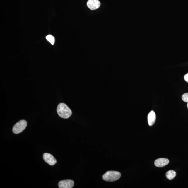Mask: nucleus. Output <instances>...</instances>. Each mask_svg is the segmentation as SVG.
<instances>
[{"mask_svg":"<svg viewBox=\"0 0 188 188\" xmlns=\"http://www.w3.org/2000/svg\"><path fill=\"white\" fill-rule=\"evenodd\" d=\"M57 112L60 117L65 119L69 118L72 114L71 110L64 103L59 104L57 108Z\"/></svg>","mask_w":188,"mask_h":188,"instance_id":"obj_1","label":"nucleus"},{"mask_svg":"<svg viewBox=\"0 0 188 188\" xmlns=\"http://www.w3.org/2000/svg\"><path fill=\"white\" fill-rule=\"evenodd\" d=\"M121 173L117 171H108L103 175L102 178L105 181L113 182L119 179L121 177Z\"/></svg>","mask_w":188,"mask_h":188,"instance_id":"obj_2","label":"nucleus"},{"mask_svg":"<svg viewBox=\"0 0 188 188\" xmlns=\"http://www.w3.org/2000/svg\"><path fill=\"white\" fill-rule=\"evenodd\" d=\"M27 126V121L25 120H21L14 125L12 129L13 132L15 134L20 133L25 129Z\"/></svg>","mask_w":188,"mask_h":188,"instance_id":"obj_3","label":"nucleus"},{"mask_svg":"<svg viewBox=\"0 0 188 188\" xmlns=\"http://www.w3.org/2000/svg\"><path fill=\"white\" fill-rule=\"evenodd\" d=\"M74 182L73 180H66L59 182L58 187L59 188H72L74 186Z\"/></svg>","mask_w":188,"mask_h":188,"instance_id":"obj_4","label":"nucleus"},{"mask_svg":"<svg viewBox=\"0 0 188 188\" xmlns=\"http://www.w3.org/2000/svg\"><path fill=\"white\" fill-rule=\"evenodd\" d=\"M44 161L49 165H54L57 163V160L52 155L48 153H45L43 155Z\"/></svg>","mask_w":188,"mask_h":188,"instance_id":"obj_5","label":"nucleus"},{"mask_svg":"<svg viewBox=\"0 0 188 188\" xmlns=\"http://www.w3.org/2000/svg\"><path fill=\"white\" fill-rule=\"evenodd\" d=\"M87 5L90 10H95L100 7V3L99 0H88Z\"/></svg>","mask_w":188,"mask_h":188,"instance_id":"obj_6","label":"nucleus"},{"mask_svg":"<svg viewBox=\"0 0 188 188\" xmlns=\"http://www.w3.org/2000/svg\"><path fill=\"white\" fill-rule=\"evenodd\" d=\"M169 162V160L167 158H159L155 161L154 164L157 167H162L167 165Z\"/></svg>","mask_w":188,"mask_h":188,"instance_id":"obj_7","label":"nucleus"},{"mask_svg":"<svg viewBox=\"0 0 188 188\" xmlns=\"http://www.w3.org/2000/svg\"><path fill=\"white\" fill-rule=\"evenodd\" d=\"M147 119H148V124L150 126H152L154 124L156 121V116L154 111L152 110L148 114Z\"/></svg>","mask_w":188,"mask_h":188,"instance_id":"obj_8","label":"nucleus"},{"mask_svg":"<svg viewBox=\"0 0 188 188\" xmlns=\"http://www.w3.org/2000/svg\"><path fill=\"white\" fill-rule=\"evenodd\" d=\"M176 176V172L174 170H169L168 171L166 174V177L169 180L173 179Z\"/></svg>","mask_w":188,"mask_h":188,"instance_id":"obj_9","label":"nucleus"},{"mask_svg":"<svg viewBox=\"0 0 188 188\" xmlns=\"http://www.w3.org/2000/svg\"><path fill=\"white\" fill-rule=\"evenodd\" d=\"M46 38L47 39V41L50 42L51 44L53 45L55 43V38L53 36L51 35H48L46 37Z\"/></svg>","mask_w":188,"mask_h":188,"instance_id":"obj_10","label":"nucleus"},{"mask_svg":"<svg viewBox=\"0 0 188 188\" xmlns=\"http://www.w3.org/2000/svg\"><path fill=\"white\" fill-rule=\"evenodd\" d=\"M182 99L184 102H188V93H184L182 95Z\"/></svg>","mask_w":188,"mask_h":188,"instance_id":"obj_11","label":"nucleus"},{"mask_svg":"<svg viewBox=\"0 0 188 188\" xmlns=\"http://www.w3.org/2000/svg\"><path fill=\"white\" fill-rule=\"evenodd\" d=\"M184 78L186 81L188 83V73L185 75Z\"/></svg>","mask_w":188,"mask_h":188,"instance_id":"obj_12","label":"nucleus"},{"mask_svg":"<svg viewBox=\"0 0 188 188\" xmlns=\"http://www.w3.org/2000/svg\"><path fill=\"white\" fill-rule=\"evenodd\" d=\"M187 108H188V102H187Z\"/></svg>","mask_w":188,"mask_h":188,"instance_id":"obj_13","label":"nucleus"}]
</instances>
